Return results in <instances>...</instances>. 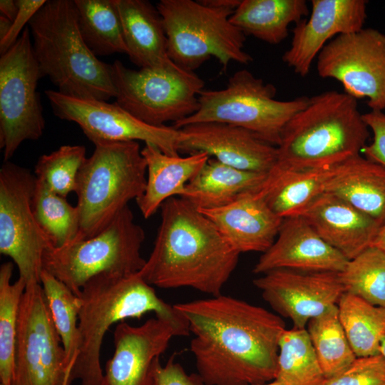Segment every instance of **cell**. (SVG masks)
<instances>
[{
    "mask_svg": "<svg viewBox=\"0 0 385 385\" xmlns=\"http://www.w3.org/2000/svg\"><path fill=\"white\" fill-rule=\"evenodd\" d=\"M198 210L239 254L267 251L276 240L284 219L270 208L257 191L245 193L221 207Z\"/></svg>",
    "mask_w": 385,
    "mask_h": 385,
    "instance_id": "obj_21",
    "label": "cell"
},
{
    "mask_svg": "<svg viewBox=\"0 0 385 385\" xmlns=\"http://www.w3.org/2000/svg\"><path fill=\"white\" fill-rule=\"evenodd\" d=\"M117 91L115 103L144 123L165 125L177 123L199 108L198 96L205 82L193 71L178 65L165 69L125 67L120 61L112 64Z\"/></svg>",
    "mask_w": 385,
    "mask_h": 385,
    "instance_id": "obj_10",
    "label": "cell"
},
{
    "mask_svg": "<svg viewBox=\"0 0 385 385\" xmlns=\"http://www.w3.org/2000/svg\"><path fill=\"white\" fill-rule=\"evenodd\" d=\"M257 385H283V384L282 383L279 382L277 380H274V381L268 382V383H265V384H257Z\"/></svg>",
    "mask_w": 385,
    "mask_h": 385,
    "instance_id": "obj_46",
    "label": "cell"
},
{
    "mask_svg": "<svg viewBox=\"0 0 385 385\" xmlns=\"http://www.w3.org/2000/svg\"><path fill=\"white\" fill-rule=\"evenodd\" d=\"M0 385H4L3 384H0Z\"/></svg>",
    "mask_w": 385,
    "mask_h": 385,
    "instance_id": "obj_48",
    "label": "cell"
},
{
    "mask_svg": "<svg viewBox=\"0 0 385 385\" xmlns=\"http://www.w3.org/2000/svg\"><path fill=\"white\" fill-rule=\"evenodd\" d=\"M363 119L373 133L372 142L362 150L365 158L385 167V113L371 111L363 114Z\"/></svg>",
    "mask_w": 385,
    "mask_h": 385,
    "instance_id": "obj_39",
    "label": "cell"
},
{
    "mask_svg": "<svg viewBox=\"0 0 385 385\" xmlns=\"http://www.w3.org/2000/svg\"><path fill=\"white\" fill-rule=\"evenodd\" d=\"M325 192L385 224V167L361 155L335 165Z\"/></svg>",
    "mask_w": 385,
    "mask_h": 385,
    "instance_id": "obj_25",
    "label": "cell"
},
{
    "mask_svg": "<svg viewBox=\"0 0 385 385\" xmlns=\"http://www.w3.org/2000/svg\"><path fill=\"white\" fill-rule=\"evenodd\" d=\"M264 300L293 327L306 328L309 321L337 303L344 293L339 274L277 269L253 280Z\"/></svg>",
    "mask_w": 385,
    "mask_h": 385,
    "instance_id": "obj_16",
    "label": "cell"
},
{
    "mask_svg": "<svg viewBox=\"0 0 385 385\" xmlns=\"http://www.w3.org/2000/svg\"><path fill=\"white\" fill-rule=\"evenodd\" d=\"M155 385H207L197 374H188L172 356L165 365L160 359L154 366Z\"/></svg>",
    "mask_w": 385,
    "mask_h": 385,
    "instance_id": "obj_40",
    "label": "cell"
},
{
    "mask_svg": "<svg viewBox=\"0 0 385 385\" xmlns=\"http://www.w3.org/2000/svg\"><path fill=\"white\" fill-rule=\"evenodd\" d=\"M130 61L140 68L165 69L175 64L156 7L145 0H114Z\"/></svg>",
    "mask_w": 385,
    "mask_h": 385,
    "instance_id": "obj_23",
    "label": "cell"
},
{
    "mask_svg": "<svg viewBox=\"0 0 385 385\" xmlns=\"http://www.w3.org/2000/svg\"><path fill=\"white\" fill-rule=\"evenodd\" d=\"M349 260L323 240L300 215L283 219L272 245L253 268L256 274L277 269L341 272Z\"/></svg>",
    "mask_w": 385,
    "mask_h": 385,
    "instance_id": "obj_20",
    "label": "cell"
},
{
    "mask_svg": "<svg viewBox=\"0 0 385 385\" xmlns=\"http://www.w3.org/2000/svg\"><path fill=\"white\" fill-rule=\"evenodd\" d=\"M322 78H333L344 93L367 98L371 111L385 108V34L367 28L341 34L328 42L317 57Z\"/></svg>",
    "mask_w": 385,
    "mask_h": 385,
    "instance_id": "obj_14",
    "label": "cell"
},
{
    "mask_svg": "<svg viewBox=\"0 0 385 385\" xmlns=\"http://www.w3.org/2000/svg\"><path fill=\"white\" fill-rule=\"evenodd\" d=\"M45 94L53 113L77 123L93 144L140 140L167 155H179L183 138L180 129L147 124L115 103L72 97L53 90H47Z\"/></svg>",
    "mask_w": 385,
    "mask_h": 385,
    "instance_id": "obj_15",
    "label": "cell"
},
{
    "mask_svg": "<svg viewBox=\"0 0 385 385\" xmlns=\"http://www.w3.org/2000/svg\"><path fill=\"white\" fill-rule=\"evenodd\" d=\"M380 354L385 358V336L381 342Z\"/></svg>",
    "mask_w": 385,
    "mask_h": 385,
    "instance_id": "obj_45",
    "label": "cell"
},
{
    "mask_svg": "<svg viewBox=\"0 0 385 385\" xmlns=\"http://www.w3.org/2000/svg\"><path fill=\"white\" fill-rule=\"evenodd\" d=\"M36 175L4 161L0 169V252L11 258L26 287L41 284L45 252L53 247L32 211Z\"/></svg>",
    "mask_w": 385,
    "mask_h": 385,
    "instance_id": "obj_12",
    "label": "cell"
},
{
    "mask_svg": "<svg viewBox=\"0 0 385 385\" xmlns=\"http://www.w3.org/2000/svg\"><path fill=\"white\" fill-rule=\"evenodd\" d=\"M14 265L7 262L0 267V381L12 385L20 305L26 289L21 277L11 283Z\"/></svg>",
    "mask_w": 385,
    "mask_h": 385,
    "instance_id": "obj_34",
    "label": "cell"
},
{
    "mask_svg": "<svg viewBox=\"0 0 385 385\" xmlns=\"http://www.w3.org/2000/svg\"><path fill=\"white\" fill-rule=\"evenodd\" d=\"M0 11L1 15L6 16L9 20L13 21L18 12V6L16 4V1L1 0Z\"/></svg>",
    "mask_w": 385,
    "mask_h": 385,
    "instance_id": "obj_42",
    "label": "cell"
},
{
    "mask_svg": "<svg viewBox=\"0 0 385 385\" xmlns=\"http://www.w3.org/2000/svg\"><path fill=\"white\" fill-rule=\"evenodd\" d=\"M334 167L309 170L274 167L257 192L279 217L286 218L298 215L325 192Z\"/></svg>",
    "mask_w": 385,
    "mask_h": 385,
    "instance_id": "obj_27",
    "label": "cell"
},
{
    "mask_svg": "<svg viewBox=\"0 0 385 385\" xmlns=\"http://www.w3.org/2000/svg\"><path fill=\"white\" fill-rule=\"evenodd\" d=\"M174 337L173 327L156 317L137 327L119 322L113 333L114 353L100 385H155V363Z\"/></svg>",
    "mask_w": 385,
    "mask_h": 385,
    "instance_id": "obj_17",
    "label": "cell"
},
{
    "mask_svg": "<svg viewBox=\"0 0 385 385\" xmlns=\"http://www.w3.org/2000/svg\"><path fill=\"white\" fill-rule=\"evenodd\" d=\"M145 237L127 206L95 236L48 250L43 267L79 296L84 284L98 274L139 272L146 262L140 254Z\"/></svg>",
    "mask_w": 385,
    "mask_h": 385,
    "instance_id": "obj_9",
    "label": "cell"
},
{
    "mask_svg": "<svg viewBox=\"0 0 385 385\" xmlns=\"http://www.w3.org/2000/svg\"><path fill=\"white\" fill-rule=\"evenodd\" d=\"M276 88L265 83L250 71L241 69L231 76L220 90H202L199 108L193 115L173 124L182 127L197 123L218 122L243 128L259 139L274 146L280 141L289 120L308 103L309 98H274Z\"/></svg>",
    "mask_w": 385,
    "mask_h": 385,
    "instance_id": "obj_8",
    "label": "cell"
},
{
    "mask_svg": "<svg viewBox=\"0 0 385 385\" xmlns=\"http://www.w3.org/2000/svg\"><path fill=\"white\" fill-rule=\"evenodd\" d=\"M141 153L147 165V181L145 191L136 202L145 219L153 216L168 199L183 196L186 185L210 158L203 152L186 157L172 156L150 143H145Z\"/></svg>",
    "mask_w": 385,
    "mask_h": 385,
    "instance_id": "obj_24",
    "label": "cell"
},
{
    "mask_svg": "<svg viewBox=\"0 0 385 385\" xmlns=\"http://www.w3.org/2000/svg\"><path fill=\"white\" fill-rule=\"evenodd\" d=\"M267 175L240 170L210 157L186 185L181 197L197 210L221 207L245 193L259 190Z\"/></svg>",
    "mask_w": 385,
    "mask_h": 385,
    "instance_id": "obj_26",
    "label": "cell"
},
{
    "mask_svg": "<svg viewBox=\"0 0 385 385\" xmlns=\"http://www.w3.org/2000/svg\"><path fill=\"white\" fill-rule=\"evenodd\" d=\"M78 297V351L71 382L78 379L81 385H100L103 376L100 361L103 339L109 328L119 322L140 319L153 312L173 327L177 337L190 334L183 314L160 299L139 272L98 274L84 284Z\"/></svg>",
    "mask_w": 385,
    "mask_h": 385,
    "instance_id": "obj_3",
    "label": "cell"
},
{
    "mask_svg": "<svg viewBox=\"0 0 385 385\" xmlns=\"http://www.w3.org/2000/svg\"><path fill=\"white\" fill-rule=\"evenodd\" d=\"M76 183L79 240L103 230L132 200L143 194L147 165L137 141L97 143Z\"/></svg>",
    "mask_w": 385,
    "mask_h": 385,
    "instance_id": "obj_7",
    "label": "cell"
},
{
    "mask_svg": "<svg viewBox=\"0 0 385 385\" xmlns=\"http://www.w3.org/2000/svg\"><path fill=\"white\" fill-rule=\"evenodd\" d=\"M86 158L83 145H62L38 158L35 175L51 191L67 197L76 191L78 175Z\"/></svg>",
    "mask_w": 385,
    "mask_h": 385,
    "instance_id": "obj_37",
    "label": "cell"
},
{
    "mask_svg": "<svg viewBox=\"0 0 385 385\" xmlns=\"http://www.w3.org/2000/svg\"><path fill=\"white\" fill-rule=\"evenodd\" d=\"M42 76L69 96L107 101L117 91L112 64L100 61L81 36L73 0H48L29 23Z\"/></svg>",
    "mask_w": 385,
    "mask_h": 385,
    "instance_id": "obj_5",
    "label": "cell"
},
{
    "mask_svg": "<svg viewBox=\"0 0 385 385\" xmlns=\"http://www.w3.org/2000/svg\"><path fill=\"white\" fill-rule=\"evenodd\" d=\"M344 292L385 308V253L370 246L338 273Z\"/></svg>",
    "mask_w": 385,
    "mask_h": 385,
    "instance_id": "obj_36",
    "label": "cell"
},
{
    "mask_svg": "<svg viewBox=\"0 0 385 385\" xmlns=\"http://www.w3.org/2000/svg\"><path fill=\"white\" fill-rule=\"evenodd\" d=\"M73 1L81 36L96 56L128 53L114 0Z\"/></svg>",
    "mask_w": 385,
    "mask_h": 385,
    "instance_id": "obj_29",
    "label": "cell"
},
{
    "mask_svg": "<svg viewBox=\"0 0 385 385\" xmlns=\"http://www.w3.org/2000/svg\"><path fill=\"white\" fill-rule=\"evenodd\" d=\"M306 329L325 378L339 373L356 359L339 320L337 305L311 319Z\"/></svg>",
    "mask_w": 385,
    "mask_h": 385,
    "instance_id": "obj_33",
    "label": "cell"
},
{
    "mask_svg": "<svg viewBox=\"0 0 385 385\" xmlns=\"http://www.w3.org/2000/svg\"><path fill=\"white\" fill-rule=\"evenodd\" d=\"M324 379L307 329H285L279 342L275 380L283 385H319Z\"/></svg>",
    "mask_w": 385,
    "mask_h": 385,
    "instance_id": "obj_31",
    "label": "cell"
},
{
    "mask_svg": "<svg viewBox=\"0 0 385 385\" xmlns=\"http://www.w3.org/2000/svg\"><path fill=\"white\" fill-rule=\"evenodd\" d=\"M18 6L17 14L12 21L11 29L6 36L0 40L1 55L6 52L18 40L26 24L44 5L46 0H16ZM22 33V32H21Z\"/></svg>",
    "mask_w": 385,
    "mask_h": 385,
    "instance_id": "obj_41",
    "label": "cell"
},
{
    "mask_svg": "<svg viewBox=\"0 0 385 385\" xmlns=\"http://www.w3.org/2000/svg\"><path fill=\"white\" fill-rule=\"evenodd\" d=\"M41 284L26 287L18 323L12 385H64L68 364Z\"/></svg>",
    "mask_w": 385,
    "mask_h": 385,
    "instance_id": "obj_13",
    "label": "cell"
},
{
    "mask_svg": "<svg viewBox=\"0 0 385 385\" xmlns=\"http://www.w3.org/2000/svg\"><path fill=\"white\" fill-rule=\"evenodd\" d=\"M32 211L39 227L53 247L59 248L79 240L80 215L78 207L51 191L36 178Z\"/></svg>",
    "mask_w": 385,
    "mask_h": 385,
    "instance_id": "obj_32",
    "label": "cell"
},
{
    "mask_svg": "<svg viewBox=\"0 0 385 385\" xmlns=\"http://www.w3.org/2000/svg\"><path fill=\"white\" fill-rule=\"evenodd\" d=\"M309 14L305 0H243L230 20L245 36L278 44L287 37L289 26Z\"/></svg>",
    "mask_w": 385,
    "mask_h": 385,
    "instance_id": "obj_28",
    "label": "cell"
},
{
    "mask_svg": "<svg viewBox=\"0 0 385 385\" xmlns=\"http://www.w3.org/2000/svg\"><path fill=\"white\" fill-rule=\"evenodd\" d=\"M41 284L67 362L71 364L78 351L80 297L45 270L41 274Z\"/></svg>",
    "mask_w": 385,
    "mask_h": 385,
    "instance_id": "obj_35",
    "label": "cell"
},
{
    "mask_svg": "<svg viewBox=\"0 0 385 385\" xmlns=\"http://www.w3.org/2000/svg\"><path fill=\"white\" fill-rule=\"evenodd\" d=\"M319 385H385V358L380 354L356 357L339 373Z\"/></svg>",
    "mask_w": 385,
    "mask_h": 385,
    "instance_id": "obj_38",
    "label": "cell"
},
{
    "mask_svg": "<svg viewBox=\"0 0 385 385\" xmlns=\"http://www.w3.org/2000/svg\"><path fill=\"white\" fill-rule=\"evenodd\" d=\"M369 130L356 99L328 91L309 98L287 123L274 167L287 170L331 168L360 155Z\"/></svg>",
    "mask_w": 385,
    "mask_h": 385,
    "instance_id": "obj_4",
    "label": "cell"
},
{
    "mask_svg": "<svg viewBox=\"0 0 385 385\" xmlns=\"http://www.w3.org/2000/svg\"><path fill=\"white\" fill-rule=\"evenodd\" d=\"M339 320L356 357L380 354L385 336V308L344 292L338 303Z\"/></svg>",
    "mask_w": 385,
    "mask_h": 385,
    "instance_id": "obj_30",
    "label": "cell"
},
{
    "mask_svg": "<svg viewBox=\"0 0 385 385\" xmlns=\"http://www.w3.org/2000/svg\"><path fill=\"white\" fill-rule=\"evenodd\" d=\"M298 215L349 260L371 246L381 225L349 202L324 192Z\"/></svg>",
    "mask_w": 385,
    "mask_h": 385,
    "instance_id": "obj_22",
    "label": "cell"
},
{
    "mask_svg": "<svg viewBox=\"0 0 385 385\" xmlns=\"http://www.w3.org/2000/svg\"><path fill=\"white\" fill-rule=\"evenodd\" d=\"M193 337L190 349L207 385H257L275 380L280 316L232 296L174 304Z\"/></svg>",
    "mask_w": 385,
    "mask_h": 385,
    "instance_id": "obj_1",
    "label": "cell"
},
{
    "mask_svg": "<svg viewBox=\"0 0 385 385\" xmlns=\"http://www.w3.org/2000/svg\"><path fill=\"white\" fill-rule=\"evenodd\" d=\"M364 0H312L309 17L292 30L289 48L282 61L294 73L304 77L324 46L341 34L363 29L366 19Z\"/></svg>",
    "mask_w": 385,
    "mask_h": 385,
    "instance_id": "obj_18",
    "label": "cell"
},
{
    "mask_svg": "<svg viewBox=\"0 0 385 385\" xmlns=\"http://www.w3.org/2000/svg\"><path fill=\"white\" fill-rule=\"evenodd\" d=\"M153 249L139 272L150 285L190 287L212 297L235 270L240 255L215 225L188 200L173 197L160 206Z\"/></svg>",
    "mask_w": 385,
    "mask_h": 385,
    "instance_id": "obj_2",
    "label": "cell"
},
{
    "mask_svg": "<svg viewBox=\"0 0 385 385\" xmlns=\"http://www.w3.org/2000/svg\"><path fill=\"white\" fill-rule=\"evenodd\" d=\"M12 21L3 15H0V40L3 39L9 31Z\"/></svg>",
    "mask_w": 385,
    "mask_h": 385,
    "instance_id": "obj_44",
    "label": "cell"
},
{
    "mask_svg": "<svg viewBox=\"0 0 385 385\" xmlns=\"http://www.w3.org/2000/svg\"><path fill=\"white\" fill-rule=\"evenodd\" d=\"M240 0H160L161 16L170 58L190 71L210 57L226 71L230 61L248 64L252 57L244 51L246 36L230 18Z\"/></svg>",
    "mask_w": 385,
    "mask_h": 385,
    "instance_id": "obj_6",
    "label": "cell"
},
{
    "mask_svg": "<svg viewBox=\"0 0 385 385\" xmlns=\"http://www.w3.org/2000/svg\"><path fill=\"white\" fill-rule=\"evenodd\" d=\"M183 138L179 152H203L235 168L268 173L277 161V148L252 132L233 125L204 122L180 128Z\"/></svg>",
    "mask_w": 385,
    "mask_h": 385,
    "instance_id": "obj_19",
    "label": "cell"
},
{
    "mask_svg": "<svg viewBox=\"0 0 385 385\" xmlns=\"http://www.w3.org/2000/svg\"><path fill=\"white\" fill-rule=\"evenodd\" d=\"M371 246L375 247L385 253V224L379 230Z\"/></svg>",
    "mask_w": 385,
    "mask_h": 385,
    "instance_id": "obj_43",
    "label": "cell"
},
{
    "mask_svg": "<svg viewBox=\"0 0 385 385\" xmlns=\"http://www.w3.org/2000/svg\"><path fill=\"white\" fill-rule=\"evenodd\" d=\"M29 27L0 58V148L9 161L25 140L43 135L45 120L36 91L42 76Z\"/></svg>",
    "mask_w": 385,
    "mask_h": 385,
    "instance_id": "obj_11",
    "label": "cell"
},
{
    "mask_svg": "<svg viewBox=\"0 0 385 385\" xmlns=\"http://www.w3.org/2000/svg\"><path fill=\"white\" fill-rule=\"evenodd\" d=\"M71 382L69 380H67L64 385H71Z\"/></svg>",
    "mask_w": 385,
    "mask_h": 385,
    "instance_id": "obj_47",
    "label": "cell"
}]
</instances>
